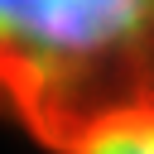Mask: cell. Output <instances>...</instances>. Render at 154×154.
Segmentation results:
<instances>
[{"label":"cell","instance_id":"cell-1","mask_svg":"<svg viewBox=\"0 0 154 154\" xmlns=\"http://www.w3.org/2000/svg\"><path fill=\"white\" fill-rule=\"evenodd\" d=\"M154 96V0H0V111L48 144Z\"/></svg>","mask_w":154,"mask_h":154},{"label":"cell","instance_id":"cell-2","mask_svg":"<svg viewBox=\"0 0 154 154\" xmlns=\"http://www.w3.org/2000/svg\"><path fill=\"white\" fill-rule=\"evenodd\" d=\"M63 154H154V96L91 120L63 144Z\"/></svg>","mask_w":154,"mask_h":154}]
</instances>
